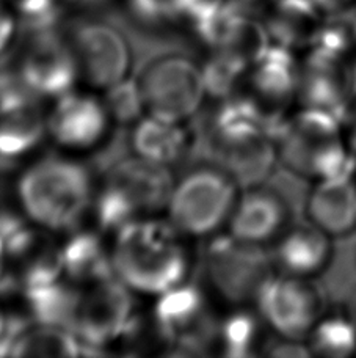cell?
I'll return each mask as SVG.
<instances>
[{"instance_id": "cell-34", "label": "cell", "mask_w": 356, "mask_h": 358, "mask_svg": "<svg viewBox=\"0 0 356 358\" xmlns=\"http://www.w3.org/2000/svg\"><path fill=\"white\" fill-rule=\"evenodd\" d=\"M60 2L73 6H99L104 5L107 0H60Z\"/></svg>"}, {"instance_id": "cell-2", "label": "cell", "mask_w": 356, "mask_h": 358, "mask_svg": "<svg viewBox=\"0 0 356 358\" xmlns=\"http://www.w3.org/2000/svg\"><path fill=\"white\" fill-rule=\"evenodd\" d=\"M171 222L140 219L115 233L113 271L133 292L161 296L187 281L188 253Z\"/></svg>"}, {"instance_id": "cell-29", "label": "cell", "mask_w": 356, "mask_h": 358, "mask_svg": "<svg viewBox=\"0 0 356 358\" xmlns=\"http://www.w3.org/2000/svg\"><path fill=\"white\" fill-rule=\"evenodd\" d=\"M126 3L137 21L148 25L177 22L182 16V0H126Z\"/></svg>"}, {"instance_id": "cell-22", "label": "cell", "mask_w": 356, "mask_h": 358, "mask_svg": "<svg viewBox=\"0 0 356 358\" xmlns=\"http://www.w3.org/2000/svg\"><path fill=\"white\" fill-rule=\"evenodd\" d=\"M30 319L36 324L57 325L69 330L77 300V286L66 278L22 291Z\"/></svg>"}, {"instance_id": "cell-7", "label": "cell", "mask_w": 356, "mask_h": 358, "mask_svg": "<svg viewBox=\"0 0 356 358\" xmlns=\"http://www.w3.org/2000/svg\"><path fill=\"white\" fill-rule=\"evenodd\" d=\"M132 292L117 275L77 286L69 330L84 344L85 355L103 354L101 349L119 338L137 334L138 317Z\"/></svg>"}, {"instance_id": "cell-17", "label": "cell", "mask_w": 356, "mask_h": 358, "mask_svg": "<svg viewBox=\"0 0 356 358\" xmlns=\"http://www.w3.org/2000/svg\"><path fill=\"white\" fill-rule=\"evenodd\" d=\"M275 267L285 275L316 278L328 271L334 259L333 238L313 223L289 227L273 248Z\"/></svg>"}, {"instance_id": "cell-13", "label": "cell", "mask_w": 356, "mask_h": 358, "mask_svg": "<svg viewBox=\"0 0 356 358\" xmlns=\"http://www.w3.org/2000/svg\"><path fill=\"white\" fill-rule=\"evenodd\" d=\"M68 40L77 57L80 78L94 88L105 90L129 78L132 50L129 41L113 25L82 21L71 29Z\"/></svg>"}, {"instance_id": "cell-31", "label": "cell", "mask_w": 356, "mask_h": 358, "mask_svg": "<svg viewBox=\"0 0 356 358\" xmlns=\"http://www.w3.org/2000/svg\"><path fill=\"white\" fill-rule=\"evenodd\" d=\"M265 355L269 357H313V352L308 344H303L302 341L289 340V338L279 336V340L273 341L265 346Z\"/></svg>"}, {"instance_id": "cell-20", "label": "cell", "mask_w": 356, "mask_h": 358, "mask_svg": "<svg viewBox=\"0 0 356 358\" xmlns=\"http://www.w3.org/2000/svg\"><path fill=\"white\" fill-rule=\"evenodd\" d=\"M193 145L184 123L144 115L133 124L131 146L137 156L171 167L187 156Z\"/></svg>"}, {"instance_id": "cell-11", "label": "cell", "mask_w": 356, "mask_h": 358, "mask_svg": "<svg viewBox=\"0 0 356 358\" xmlns=\"http://www.w3.org/2000/svg\"><path fill=\"white\" fill-rule=\"evenodd\" d=\"M22 31L15 69L17 80L41 99H59L73 92L80 68L68 38L55 27Z\"/></svg>"}, {"instance_id": "cell-9", "label": "cell", "mask_w": 356, "mask_h": 358, "mask_svg": "<svg viewBox=\"0 0 356 358\" xmlns=\"http://www.w3.org/2000/svg\"><path fill=\"white\" fill-rule=\"evenodd\" d=\"M138 82L146 112L176 123L195 117L207 96L202 66L184 54L152 59L138 76Z\"/></svg>"}, {"instance_id": "cell-32", "label": "cell", "mask_w": 356, "mask_h": 358, "mask_svg": "<svg viewBox=\"0 0 356 358\" xmlns=\"http://www.w3.org/2000/svg\"><path fill=\"white\" fill-rule=\"evenodd\" d=\"M344 127H346V136H347L348 143H350L352 148L356 151V96L352 101L350 108H348Z\"/></svg>"}, {"instance_id": "cell-6", "label": "cell", "mask_w": 356, "mask_h": 358, "mask_svg": "<svg viewBox=\"0 0 356 358\" xmlns=\"http://www.w3.org/2000/svg\"><path fill=\"white\" fill-rule=\"evenodd\" d=\"M237 187L236 179L217 164L192 169L175 184L170 196L171 225L193 238L215 234L231 219Z\"/></svg>"}, {"instance_id": "cell-26", "label": "cell", "mask_w": 356, "mask_h": 358, "mask_svg": "<svg viewBox=\"0 0 356 358\" xmlns=\"http://www.w3.org/2000/svg\"><path fill=\"white\" fill-rule=\"evenodd\" d=\"M248 73L250 66L220 50H214V54L202 65L207 94L221 101L236 94Z\"/></svg>"}, {"instance_id": "cell-19", "label": "cell", "mask_w": 356, "mask_h": 358, "mask_svg": "<svg viewBox=\"0 0 356 358\" xmlns=\"http://www.w3.org/2000/svg\"><path fill=\"white\" fill-rule=\"evenodd\" d=\"M248 79L254 94L267 104L284 106L298 96L302 80V62L294 50L273 43L253 63Z\"/></svg>"}, {"instance_id": "cell-23", "label": "cell", "mask_w": 356, "mask_h": 358, "mask_svg": "<svg viewBox=\"0 0 356 358\" xmlns=\"http://www.w3.org/2000/svg\"><path fill=\"white\" fill-rule=\"evenodd\" d=\"M313 357H356V319L347 308L327 310L308 336Z\"/></svg>"}, {"instance_id": "cell-28", "label": "cell", "mask_w": 356, "mask_h": 358, "mask_svg": "<svg viewBox=\"0 0 356 358\" xmlns=\"http://www.w3.org/2000/svg\"><path fill=\"white\" fill-rule=\"evenodd\" d=\"M15 11L21 30L57 27L60 19V0H5Z\"/></svg>"}, {"instance_id": "cell-8", "label": "cell", "mask_w": 356, "mask_h": 358, "mask_svg": "<svg viewBox=\"0 0 356 358\" xmlns=\"http://www.w3.org/2000/svg\"><path fill=\"white\" fill-rule=\"evenodd\" d=\"M202 263L209 285L234 305L254 302L260 287L275 275V261L264 245L240 241L231 233L209 241Z\"/></svg>"}, {"instance_id": "cell-33", "label": "cell", "mask_w": 356, "mask_h": 358, "mask_svg": "<svg viewBox=\"0 0 356 358\" xmlns=\"http://www.w3.org/2000/svg\"><path fill=\"white\" fill-rule=\"evenodd\" d=\"M347 76H348V82H350V88L353 93V98L356 96V55L353 59L348 62L347 65Z\"/></svg>"}, {"instance_id": "cell-10", "label": "cell", "mask_w": 356, "mask_h": 358, "mask_svg": "<svg viewBox=\"0 0 356 358\" xmlns=\"http://www.w3.org/2000/svg\"><path fill=\"white\" fill-rule=\"evenodd\" d=\"M152 315L158 336L176 349V355H205L218 344L220 321L198 285L184 281L157 296Z\"/></svg>"}, {"instance_id": "cell-12", "label": "cell", "mask_w": 356, "mask_h": 358, "mask_svg": "<svg viewBox=\"0 0 356 358\" xmlns=\"http://www.w3.org/2000/svg\"><path fill=\"white\" fill-rule=\"evenodd\" d=\"M259 315L278 336L303 341L327 311L325 297L314 278L273 275L260 287L256 300Z\"/></svg>"}, {"instance_id": "cell-30", "label": "cell", "mask_w": 356, "mask_h": 358, "mask_svg": "<svg viewBox=\"0 0 356 358\" xmlns=\"http://www.w3.org/2000/svg\"><path fill=\"white\" fill-rule=\"evenodd\" d=\"M21 24L5 0H0V60L6 59L13 44H16Z\"/></svg>"}, {"instance_id": "cell-35", "label": "cell", "mask_w": 356, "mask_h": 358, "mask_svg": "<svg viewBox=\"0 0 356 358\" xmlns=\"http://www.w3.org/2000/svg\"><path fill=\"white\" fill-rule=\"evenodd\" d=\"M6 268V252H5V244L2 238H0V281H2Z\"/></svg>"}, {"instance_id": "cell-25", "label": "cell", "mask_w": 356, "mask_h": 358, "mask_svg": "<svg viewBox=\"0 0 356 358\" xmlns=\"http://www.w3.org/2000/svg\"><path fill=\"white\" fill-rule=\"evenodd\" d=\"M259 340L258 319L246 311H234L220 322L218 346L221 354L231 358L254 355Z\"/></svg>"}, {"instance_id": "cell-18", "label": "cell", "mask_w": 356, "mask_h": 358, "mask_svg": "<svg viewBox=\"0 0 356 358\" xmlns=\"http://www.w3.org/2000/svg\"><path fill=\"white\" fill-rule=\"evenodd\" d=\"M304 213L308 222L333 239L356 233V176L314 181L306 195Z\"/></svg>"}, {"instance_id": "cell-5", "label": "cell", "mask_w": 356, "mask_h": 358, "mask_svg": "<svg viewBox=\"0 0 356 358\" xmlns=\"http://www.w3.org/2000/svg\"><path fill=\"white\" fill-rule=\"evenodd\" d=\"M171 167L143 159L124 157L110 169L94 198V217L105 233H118L129 223L148 219L168 208L175 189Z\"/></svg>"}, {"instance_id": "cell-4", "label": "cell", "mask_w": 356, "mask_h": 358, "mask_svg": "<svg viewBox=\"0 0 356 358\" xmlns=\"http://www.w3.org/2000/svg\"><path fill=\"white\" fill-rule=\"evenodd\" d=\"M278 157L285 169L313 181L356 176V151L344 123L316 108L300 107L276 132Z\"/></svg>"}, {"instance_id": "cell-21", "label": "cell", "mask_w": 356, "mask_h": 358, "mask_svg": "<svg viewBox=\"0 0 356 358\" xmlns=\"http://www.w3.org/2000/svg\"><path fill=\"white\" fill-rule=\"evenodd\" d=\"M63 277L75 286H87L117 275L112 252L93 231L74 229L61 245Z\"/></svg>"}, {"instance_id": "cell-36", "label": "cell", "mask_w": 356, "mask_h": 358, "mask_svg": "<svg viewBox=\"0 0 356 358\" xmlns=\"http://www.w3.org/2000/svg\"><path fill=\"white\" fill-rule=\"evenodd\" d=\"M348 310L352 311V315H353L355 319H356V291L353 292L352 300H350V305H348Z\"/></svg>"}, {"instance_id": "cell-3", "label": "cell", "mask_w": 356, "mask_h": 358, "mask_svg": "<svg viewBox=\"0 0 356 358\" xmlns=\"http://www.w3.org/2000/svg\"><path fill=\"white\" fill-rule=\"evenodd\" d=\"M94 198L90 170L69 157L40 159L17 179V200L24 214L50 233L77 229Z\"/></svg>"}, {"instance_id": "cell-16", "label": "cell", "mask_w": 356, "mask_h": 358, "mask_svg": "<svg viewBox=\"0 0 356 358\" xmlns=\"http://www.w3.org/2000/svg\"><path fill=\"white\" fill-rule=\"evenodd\" d=\"M289 220L290 209L285 198L275 190L256 185L239 196L228 225L234 238L265 245L289 228Z\"/></svg>"}, {"instance_id": "cell-27", "label": "cell", "mask_w": 356, "mask_h": 358, "mask_svg": "<svg viewBox=\"0 0 356 358\" xmlns=\"http://www.w3.org/2000/svg\"><path fill=\"white\" fill-rule=\"evenodd\" d=\"M104 104L112 121L123 126H133L144 117L146 106L138 78H126L105 90Z\"/></svg>"}, {"instance_id": "cell-24", "label": "cell", "mask_w": 356, "mask_h": 358, "mask_svg": "<svg viewBox=\"0 0 356 358\" xmlns=\"http://www.w3.org/2000/svg\"><path fill=\"white\" fill-rule=\"evenodd\" d=\"M85 355L84 344L71 330L31 321L22 331L11 357H79Z\"/></svg>"}, {"instance_id": "cell-14", "label": "cell", "mask_w": 356, "mask_h": 358, "mask_svg": "<svg viewBox=\"0 0 356 358\" xmlns=\"http://www.w3.org/2000/svg\"><path fill=\"white\" fill-rule=\"evenodd\" d=\"M46 134L47 112L41 98L16 80L0 96V165L10 167L27 157Z\"/></svg>"}, {"instance_id": "cell-1", "label": "cell", "mask_w": 356, "mask_h": 358, "mask_svg": "<svg viewBox=\"0 0 356 358\" xmlns=\"http://www.w3.org/2000/svg\"><path fill=\"white\" fill-rule=\"evenodd\" d=\"M283 118L281 112H267L258 101L234 94L221 102L209 123L207 155L239 185L256 187L279 161L275 136Z\"/></svg>"}, {"instance_id": "cell-15", "label": "cell", "mask_w": 356, "mask_h": 358, "mask_svg": "<svg viewBox=\"0 0 356 358\" xmlns=\"http://www.w3.org/2000/svg\"><path fill=\"white\" fill-rule=\"evenodd\" d=\"M110 121L104 101L73 90L57 99L47 113V131L63 148L85 151L103 142Z\"/></svg>"}]
</instances>
